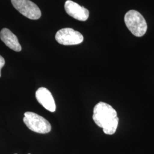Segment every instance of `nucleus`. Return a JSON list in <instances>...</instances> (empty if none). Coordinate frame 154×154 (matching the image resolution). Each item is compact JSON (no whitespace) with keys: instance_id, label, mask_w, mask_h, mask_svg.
I'll return each mask as SVG.
<instances>
[{"instance_id":"nucleus-1","label":"nucleus","mask_w":154,"mask_h":154,"mask_svg":"<svg viewBox=\"0 0 154 154\" xmlns=\"http://www.w3.org/2000/svg\"><path fill=\"white\" fill-rule=\"evenodd\" d=\"M93 119L95 124L103 128L107 135L116 133L119 123L117 112L111 105L100 102L95 106Z\"/></svg>"},{"instance_id":"nucleus-2","label":"nucleus","mask_w":154,"mask_h":154,"mask_svg":"<svg viewBox=\"0 0 154 154\" xmlns=\"http://www.w3.org/2000/svg\"><path fill=\"white\" fill-rule=\"evenodd\" d=\"M127 28L135 36L140 37L147 32V25L143 16L138 11L131 10L127 12L125 16Z\"/></svg>"},{"instance_id":"nucleus-3","label":"nucleus","mask_w":154,"mask_h":154,"mask_svg":"<svg viewBox=\"0 0 154 154\" xmlns=\"http://www.w3.org/2000/svg\"><path fill=\"white\" fill-rule=\"evenodd\" d=\"M23 122L29 129L39 134H47L51 130V125L44 117L33 112L24 114Z\"/></svg>"},{"instance_id":"nucleus-4","label":"nucleus","mask_w":154,"mask_h":154,"mask_svg":"<svg viewBox=\"0 0 154 154\" xmlns=\"http://www.w3.org/2000/svg\"><path fill=\"white\" fill-rule=\"evenodd\" d=\"M11 2L16 10L30 20H38L41 16L38 6L30 0H11Z\"/></svg>"},{"instance_id":"nucleus-5","label":"nucleus","mask_w":154,"mask_h":154,"mask_svg":"<svg viewBox=\"0 0 154 154\" xmlns=\"http://www.w3.org/2000/svg\"><path fill=\"white\" fill-rule=\"evenodd\" d=\"M55 39L63 45H75L82 42L83 36L81 33L72 28H63L57 32Z\"/></svg>"},{"instance_id":"nucleus-6","label":"nucleus","mask_w":154,"mask_h":154,"mask_svg":"<svg viewBox=\"0 0 154 154\" xmlns=\"http://www.w3.org/2000/svg\"><path fill=\"white\" fill-rule=\"evenodd\" d=\"M65 9L70 16L79 21H85L89 17V11L87 9L71 0L66 1Z\"/></svg>"},{"instance_id":"nucleus-7","label":"nucleus","mask_w":154,"mask_h":154,"mask_svg":"<svg viewBox=\"0 0 154 154\" xmlns=\"http://www.w3.org/2000/svg\"><path fill=\"white\" fill-rule=\"evenodd\" d=\"M35 97L39 103L45 109L50 112H54L56 110L55 100L48 89L40 88L35 92Z\"/></svg>"},{"instance_id":"nucleus-8","label":"nucleus","mask_w":154,"mask_h":154,"mask_svg":"<svg viewBox=\"0 0 154 154\" xmlns=\"http://www.w3.org/2000/svg\"><path fill=\"white\" fill-rule=\"evenodd\" d=\"M0 38L2 41L10 49L17 52L21 51L22 48L16 35L9 29L7 28L2 29L0 32Z\"/></svg>"},{"instance_id":"nucleus-9","label":"nucleus","mask_w":154,"mask_h":154,"mask_svg":"<svg viewBox=\"0 0 154 154\" xmlns=\"http://www.w3.org/2000/svg\"><path fill=\"white\" fill-rule=\"evenodd\" d=\"M5 61L4 58L1 55H0V77L1 76V69L5 65Z\"/></svg>"},{"instance_id":"nucleus-10","label":"nucleus","mask_w":154,"mask_h":154,"mask_svg":"<svg viewBox=\"0 0 154 154\" xmlns=\"http://www.w3.org/2000/svg\"></svg>"}]
</instances>
